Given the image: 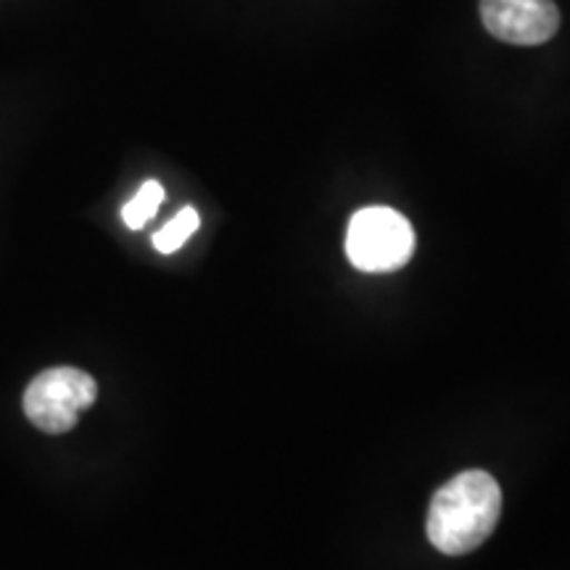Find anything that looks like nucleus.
<instances>
[{"mask_svg":"<svg viewBox=\"0 0 570 570\" xmlns=\"http://www.w3.org/2000/svg\"><path fill=\"white\" fill-rule=\"evenodd\" d=\"M198 225H202L198 212L194 209V206H185V209L177 214L175 219H169V223L154 235V248L159 254H175L177 248H183L185 240H188L190 235L198 230Z\"/></svg>","mask_w":570,"mask_h":570,"instance_id":"39448f33","label":"nucleus"},{"mask_svg":"<svg viewBox=\"0 0 570 570\" xmlns=\"http://www.w3.org/2000/svg\"><path fill=\"white\" fill-rule=\"evenodd\" d=\"M98 399L96 377L77 367L42 370L24 391V415L42 433H69Z\"/></svg>","mask_w":570,"mask_h":570,"instance_id":"7ed1b4c3","label":"nucleus"},{"mask_svg":"<svg viewBox=\"0 0 570 570\" xmlns=\"http://www.w3.org/2000/svg\"><path fill=\"white\" fill-rule=\"evenodd\" d=\"M483 27L510 46H541L560 30L554 0H481Z\"/></svg>","mask_w":570,"mask_h":570,"instance_id":"20e7f679","label":"nucleus"},{"mask_svg":"<svg viewBox=\"0 0 570 570\" xmlns=\"http://www.w3.org/2000/svg\"><path fill=\"white\" fill-rule=\"evenodd\" d=\"M161 202H164L161 183H156V180L142 183L138 196H135L130 204H125V209H122L125 225L130 227V230H140V227H146L156 217Z\"/></svg>","mask_w":570,"mask_h":570,"instance_id":"423d86ee","label":"nucleus"},{"mask_svg":"<svg viewBox=\"0 0 570 570\" xmlns=\"http://www.w3.org/2000/svg\"><path fill=\"white\" fill-rule=\"evenodd\" d=\"M415 230L410 219L389 206H367L348 223L346 254L362 273H396L412 259Z\"/></svg>","mask_w":570,"mask_h":570,"instance_id":"f03ea898","label":"nucleus"},{"mask_svg":"<svg viewBox=\"0 0 570 570\" xmlns=\"http://www.w3.org/2000/svg\"><path fill=\"white\" fill-rule=\"evenodd\" d=\"M502 515V489L487 470H465L444 483L425 518L431 544L444 554L479 550Z\"/></svg>","mask_w":570,"mask_h":570,"instance_id":"f257e3e1","label":"nucleus"}]
</instances>
